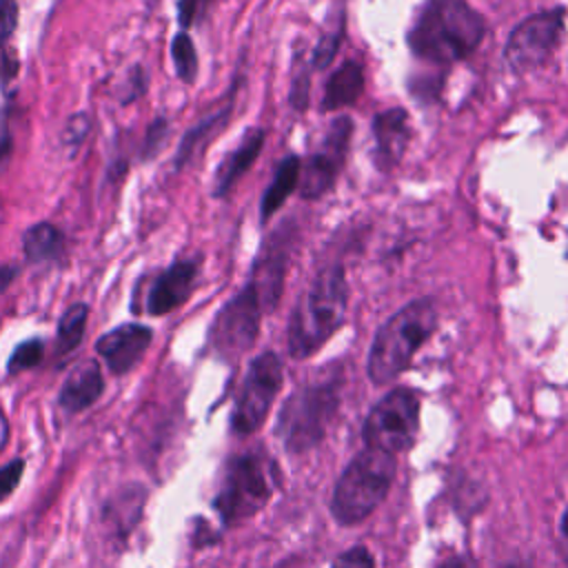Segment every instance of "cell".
Here are the masks:
<instances>
[{
  "instance_id": "obj_7",
  "label": "cell",
  "mask_w": 568,
  "mask_h": 568,
  "mask_svg": "<svg viewBox=\"0 0 568 568\" xmlns=\"http://www.w3.org/2000/svg\"><path fill=\"white\" fill-rule=\"evenodd\" d=\"M419 408L422 402L413 388L388 390L364 419V444L390 455L408 450L419 433Z\"/></svg>"
},
{
  "instance_id": "obj_33",
  "label": "cell",
  "mask_w": 568,
  "mask_h": 568,
  "mask_svg": "<svg viewBox=\"0 0 568 568\" xmlns=\"http://www.w3.org/2000/svg\"><path fill=\"white\" fill-rule=\"evenodd\" d=\"M306 102H308V73L302 71L293 78V84H291V104L295 109H306Z\"/></svg>"
},
{
  "instance_id": "obj_25",
  "label": "cell",
  "mask_w": 568,
  "mask_h": 568,
  "mask_svg": "<svg viewBox=\"0 0 568 568\" xmlns=\"http://www.w3.org/2000/svg\"><path fill=\"white\" fill-rule=\"evenodd\" d=\"M342 36H344V31L339 27V29H335L331 33H324L320 38V42L315 44L313 55H311V64L315 69H326L333 62V58H335V53H337V49L342 44Z\"/></svg>"
},
{
  "instance_id": "obj_28",
  "label": "cell",
  "mask_w": 568,
  "mask_h": 568,
  "mask_svg": "<svg viewBox=\"0 0 568 568\" xmlns=\"http://www.w3.org/2000/svg\"><path fill=\"white\" fill-rule=\"evenodd\" d=\"M22 473H24V459H11L9 464H4L0 468V501L7 499L20 484L22 479Z\"/></svg>"
},
{
  "instance_id": "obj_21",
  "label": "cell",
  "mask_w": 568,
  "mask_h": 568,
  "mask_svg": "<svg viewBox=\"0 0 568 568\" xmlns=\"http://www.w3.org/2000/svg\"><path fill=\"white\" fill-rule=\"evenodd\" d=\"M64 248V237L51 222H38L22 235V251L29 262L55 260Z\"/></svg>"
},
{
  "instance_id": "obj_17",
  "label": "cell",
  "mask_w": 568,
  "mask_h": 568,
  "mask_svg": "<svg viewBox=\"0 0 568 568\" xmlns=\"http://www.w3.org/2000/svg\"><path fill=\"white\" fill-rule=\"evenodd\" d=\"M262 146H264V131L262 129H248L242 135L240 144L217 166V173H215V180H213V195L215 197H224L237 184V180L257 160Z\"/></svg>"
},
{
  "instance_id": "obj_13",
  "label": "cell",
  "mask_w": 568,
  "mask_h": 568,
  "mask_svg": "<svg viewBox=\"0 0 568 568\" xmlns=\"http://www.w3.org/2000/svg\"><path fill=\"white\" fill-rule=\"evenodd\" d=\"M286 262H288V237H284L282 233H277V235L273 233L264 242L262 251L257 253L253 268H251V277H248V282L255 286L266 313H271L280 302Z\"/></svg>"
},
{
  "instance_id": "obj_31",
  "label": "cell",
  "mask_w": 568,
  "mask_h": 568,
  "mask_svg": "<svg viewBox=\"0 0 568 568\" xmlns=\"http://www.w3.org/2000/svg\"><path fill=\"white\" fill-rule=\"evenodd\" d=\"M126 91L122 93V102L124 104H129V102H133V100H138L140 95H144V91H146V71H144V67H140V64H135L131 71H129V75H126Z\"/></svg>"
},
{
  "instance_id": "obj_27",
  "label": "cell",
  "mask_w": 568,
  "mask_h": 568,
  "mask_svg": "<svg viewBox=\"0 0 568 568\" xmlns=\"http://www.w3.org/2000/svg\"><path fill=\"white\" fill-rule=\"evenodd\" d=\"M166 138H169V122L164 120V118H155L151 124H149V129H146V133H144V142H142V158L144 160H151L160 149H162V144L166 142Z\"/></svg>"
},
{
  "instance_id": "obj_32",
  "label": "cell",
  "mask_w": 568,
  "mask_h": 568,
  "mask_svg": "<svg viewBox=\"0 0 568 568\" xmlns=\"http://www.w3.org/2000/svg\"><path fill=\"white\" fill-rule=\"evenodd\" d=\"M206 0H180L178 2V20H180V27L182 29H189L195 18L200 16V11L204 9Z\"/></svg>"
},
{
  "instance_id": "obj_22",
  "label": "cell",
  "mask_w": 568,
  "mask_h": 568,
  "mask_svg": "<svg viewBox=\"0 0 568 568\" xmlns=\"http://www.w3.org/2000/svg\"><path fill=\"white\" fill-rule=\"evenodd\" d=\"M87 317H89V306L84 302H75L62 313L58 322V355L71 353L82 342Z\"/></svg>"
},
{
  "instance_id": "obj_29",
  "label": "cell",
  "mask_w": 568,
  "mask_h": 568,
  "mask_svg": "<svg viewBox=\"0 0 568 568\" xmlns=\"http://www.w3.org/2000/svg\"><path fill=\"white\" fill-rule=\"evenodd\" d=\"M331 568H375V559L366 546H355L335 557Z\"/></svg>"
},
{
  "instance_id": "obj_10",
  "label": "cell",
  "mask_w": 568,
  "mask_h": 568,
  "mask_svg": "<svg viewBox=\"0 0 568 568\" xmlns=\"http://www.w3.org/2000/svg\"><path fill=\"white\" fill-rule=\"evenodd\" d=\"M564 7L537 11L524 18L508 36L504 47V60L515 71H530L548 60L559 42L564 29Z\"/></svg>"
},
{
  "instance_id": "obj_38",
  "label": "cell",
  "mask_w": 568,
  "mask_h": 568,
  "mask_svg": "<svg viewBox=\"0 0 568 568\" xmlns=\"http://www.w3.org/2000/svg\"><path fill=\"white\" fill-rule=\"evenodd\" d=\"M499 568H521V566H517V564H506V566H499Z\"/></svg>"
},
{
  "instance_id": "obj_6",
  "label": "cell",
  "mask_w": 568,
  "mask_h": 568,
  "mask_svg": "<svg viewBox=\"0 0 568 568\" xmlns=\"http://www.w3.org/2000/svg\"><path fill=\"white\" fill-rule=\"evenodd\" d=\"M277 486V466L264 453H244L226 462L213 506L224 526H237L260 513Z\"/></svg>"
},
{
  "instance_id": "obj_20",
  "label": "cell",
  "mask_w": 568,
  "mask_h": 568,
  "mask_svg": "<svg viewBox=\"0 0 568 568\" xmlns=\"http://www.w3.org/2000/svg\"><path fill=\"white\" fill-rule=\"evenodd\" d=\"M231 109H233V98L226 100L224 106H220L215 113L206 115L204 120H200L195 126H191V129L184 133L180 146H178V155H175V166H178V169H182L189 160H193V155H195L211 138H215V133L229 122Z\"/></svg>"
},
{
  "instance_id": "obj_19",
  "label": "cell",
  "mask_w": 568,
  "mask_h": 568,
  "mask_svg": "<svg viewBox=\"0 0 568 568\" xmlns=\"http://www.w3.org/2000/svg\"><path fill=\"white\" fill-rule=\"evenodd\" d=\"M300 171H302V160L297 155H286L277 169L273 180L268 182L262 202H260V220L268 222L271 215L286 202V197L300 186Z\"/></svg>"
},
{
  "instance_id": "obj_16",
  "label": "cell",
  "mask_w": 568,
  "mask_h": 568,
  "mask_svg": "<svg viewBox=\"0 0 568 568\" xmlns=\"http://www.w3.org/2000/svg\"><path fill=\"white\" fill-rule=\"evenodd\" d=\"M104 393V377L98 362L89 359L75 366L69 377L64 379L58 404L69 413H82L84 408L93 406Z\"/></svg>"
},
{
  "instance_id": "obj_12",
  "label": "cell",
  "mask_w": 568,
  "mask_h": 568,
  "mask_svg": "<svg viewBox=\"0 0 568 568\" xmlns=\"http://www.w3.org/2000/svg\"><path fill=\"white\" fill-rule=\"evenodd\" d=\"M151 339H153V331L149 326L129 322L104 333L95 342V351L106 362L111 373L122 375V373H129L142 359Z\"/></svg>"
},
{
  "instance_id": "obj_8",
  "label": "cell",
  "mask_w": 568,
  "mask_h": 568,
  "mask_svg": "<svg viewBox=\"0 0 568 568\" xmlns=\"http://www.w3.org/2000/svg\"><path fill=\"white\" fill-rule=\"evenodd\" d=\"M282 382L284 366L277 353L264 351L248 364L231 415V426L235 435H251L264 424L282 388Z\"/></svg>"
},
{
  "instance_id": "obj_36",
  "label": "cell",
  "mask_w": 568,
  "mask_h": 568,
  "mask_svg": "<svg viewBox=\"0 0 568 568\" xmlns=\"http://www.w3.org/2000/svg\"><path fill=\"white\" fill-rule=\"evenodd\" d=\"M437 568H473V561L464 555H450Z\"/></svg>"
},
{
  "instance_id": "obj_30",
  "label": "cell",
  "mask_w": 568,
  "mask_h": 568,
  "mask_svg": "<svg viewBox=\"0 0 568 568\" xmlns=\"http://www.w3.org/2000/svg\"><path fill=\"white\" fill-rule=\"evenodd\" d=\"M18 27V2L0 0V47L13 36Z\"/></svg>"
},
{
  "instance_id": "obj_24",
  "label": "cell",
  "mask_w": 568,
  "mask_h": 568,
  "mask_svg": "<svg viewBox=\"0 0 568 568\" xmlns=\"http://www.w3.org/2000/svg\"><path fill=\"white\" fill-rule=\"evenodd\" d=\"M44 357V344L42 339L38 337H31L22 344H18L7 362V371L9 373H22V371H29L33 366H38Z\"/></svg>"
},
{
  "instance_id": "obj_11",
  "label": "cell",
  "mask_w": 568,
  "mask_h": 568,
  "mask_svg": "<svg viewBox=\"0 0 568 568\" xmlns=\"http://www.w3.org/2000/svg\"><path fill=\"white\" fill-rule=\"evenodd\" d=\"M353 135V120L348 115H337L315 151L308 155L300 171V195L302 200H320L326 195L342 173L348 155V142Z\"/></svg>"
},
{
  "instance_id": "obj_26",
  "label": "cell",
  "mask_w": 568,
  "mask_h": 568,
  "mask_svg": "<svg viewBox=\"0 0 568 568\" xmlns=\"http://www.w3.org/2000/svg\"><path fill=\"white\" fill-rule=\"evenodd\" d=\"M89 126H91V120H89V113H84V111L69 118V122L62 131V142L69 153H75V149H80V144L87 140Z\"/></svg>"
},
{
  "instance_id": "obj_35",
  "label": "cell",
  "mask_w": 568,
  "mask_h": 568,
  "mask_svg": "<svg viewBox=\"0 0 568 568\" xmlns=\"http://www.w3.org/2000/svg\"><path fill=\"white\" fill-rule=\"evenodd\" d=\"M559 548H561L564 557L568 559V508L564 510V515L559 519Z\"/></svg>"
},
{
  "instance_id": "obj_3",
  "label": "cell",
  "mask_w": 568,
  "mask_h": 568,
  "mask_svg": "<svg viewBox=\"0 0 568 568\" xmlns=\"http://www.w3.org/2000/svg\"><path fill=\"white\" fill-rule=\"evenodd\" d=\"M435 328L437 306L433 297H417L395 311L373 337L366 362L371 382L382 386L404 373Z\"/></svg>"
},
{
  "instance_id": "obj_4",
  "label": "cell",
  "mask_w": 568,
  "mask_h": 568,
  "mask_svg": "<svg viewBox=\"0 0 568 568\" xmlns=\"http://www.w3.org/2000/svg\"><path fill=\"white\" fill-rule=\"evenodd\" d=\"M342 399V373L335 371L297 388L280 408L275 435L288 453L315 448L328 430Z\"/></svg>"
},
{
  "instance_id": "obj_23",
  "label": "cell",
  "mask_w": 568,
  "mask_h": 568,
  "mask_svg": "<svg viewBox=\"0 0 568 568\" xmlns=\"http://www.w3.org/2000/svg\"><path fill=\"white\" fill-rule=\"evenodd\" d=\"M171 58L175 64V73L182 82L193 84L197 78V53L193 40L186 31H180L171 42Z\"/></svg>"
},
{
  "instance_id": "obj_34",
  "label": "cell",
  "mask_w": 568,
  "mask_h": 568,
  "mask_svg": "<svg viewBox=\"0 0 568 568\" xmlns=\"http://www.w3.org/2000/svg\"><path fill=\"white\" fill-rule=\"evenodd\" d=\"M18 264H2L0 266V295L13 284V280L18 277Z\"/></svg>"
},
{
  "instance_id": "obj_15",
  "label": "cell",
  "mask_w": 568,
  "mask_h": 568,
  "mask_svg": "<svg viewBox=\"0 0 568 568\" xmlns=\"http://www.w3.org/2000/svg\"><path fill=\"white\" fill-rule=\"evenodd\" d=\"M373 140H375L377 166L384 171L393 169L402 160L410 142L408 113L397 106L379 111L373 118Z\"/></svg>"
},
{
  "instance_id": "obj_5",
  "label": "cell",
  "mask_w": 568,
  "mask_h": 568,
  "mask_svg": "<svg viewBox=\"0 0 568 568\" xmlns=\"http://www.w3.org/2000/svg\"><path fill=\"white\" fill-rule=\"evenodd\" d=\"M395 475V455L368 446L359 450L335 484L331 497V513L335 521L342 526L364 521L384 501Z\"/></svg>"
},
{
  "instance_id": "obj_9",
  "label": "cell",
  "mask_w": 568,
  "mask_h": 568,
  "mask_svg": "<svg viewBox=\"0 0 568 568\" xmlns=\"http://www.w3.org/2000/svg\"><path fill=\"white\" fill-rule=\"evenodd\" d=\"M262 300L251 282H246L215 315L211 324V346L217 355L235 359L246 353L260 333V322L264 315Z\"/></svg>"
},
{
  "instance_id": "obj_2",
  "label": "cell",
  "mask_w": 568,
  "mask_h": 568,
  "mask_svg": "<svg viewBox=\"0 0 568 568\" xmlns=\"http://www.w3.org/2000/svg\"><path fill=\"white\" fill-rule=\"evenodd\" d=\"M348 284L339 264L324 266L300 295L288 320L286 346L293 359L315 355L344 324Z\"/></svg>"
},
{
  "instance_id": "obj_37",
  "label": "cell",
  "mask_w": 568,
  "mask_h": 568,
  "mask_svg": "<svg viewBox=\"0 0 568 568\" xmlns=\"http://www.w3.org/2000/svg\"><path fill=\"white\" fill-rule=\"evenodd\" d=\"M7 439H9V422H7V417H4V413L0 410V450L4 448V444H7Z\"/></svg>"
},
{
  "instance_id": "obj_18",
  "label": "cell",
  "mask_w": 568,
  "mask_h": 568,
  "mask_svg": "<svg viewBox=\"0 0 568 568\" xmlns=\"http://www.w3.org/2000/svg\"><path fill=\"white\" fill-rule=\"evenodd\" d=\"M362 91H364V67L355 60H346L331 73L326 82L322 111L333 113L344 106H351L357 102Z\"/></svg>"
},
{
  "instance_id": "obj_1",
  "label": "cell",
  "mask_w": 568,
  "mask_h": 568,
  "mask_svg": "<svg viewBox=\"0 0 568 568\" xmlns=\"http://www.w3.org/2000/svg\"><path fill=\"white\" fill-rule=\"evenodd\" d=\"M486 36V22L466 0H426L410 29V51L433 64L468 58Z\"/></svg>"
},
{
  "instance_id": "obj_14",
  "label": "cell",
  "mask_w": 568,
  "mask_h": 568,
  "mask_svg": "<svg viewBox=\"0 0 568 568\" xmlns=\"http://www.w3.org/2000/svg\"><path fill=\"white\" fill-rule=\"evenodd\" d=\"M200 262L197 260H175L169 268H164L149 288L146 295V313L149 315H166L173 308L182 306L197 280Z\"/></svg>"
}]
</instances>
